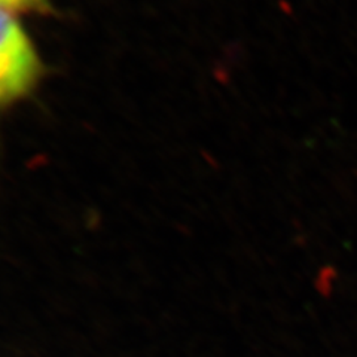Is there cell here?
Returning a JSON list of instances; mask_svg holds the SVG:
<instances>
[{
    "mask_svg": "<svg viewBox=\"0 0 357 357\" xmlns=\"http://www.w3.org/2000/svg\"><path fill=\"white\" fill-rule=\"evenodd\" d=\"M0 8L18 17H48L54 14L51 0H0Z\"/></svg>",
    "mask_w": 357,
    "mask_h": 357,
    "instance_id": "7a4b0ae2",
    "label": "cell"
},
{
    "mask_svg": "<svg viewBox=\"0 0 357 357\" xmlns=\"http://www.w3.org/2000/svg\"><path fill=\"white\" fill-rule=\"evenodd\" d=\"M47 77V64L18 15L0 8V112L35 96Z\"/></svg>",
    "mask_w": 357,
    "mask_h": 357,
    "instance_id": "6da1fadb",
    "label": "cell"
}]
</instances>
